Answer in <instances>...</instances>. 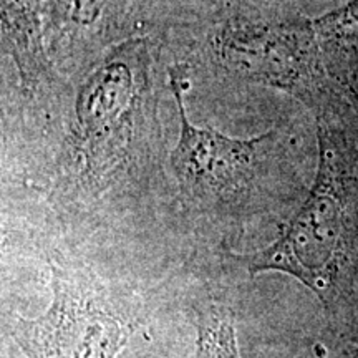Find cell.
<instances>
[{"label": "cell", "instance_id": "obj_1", "mask_svg": "<svg viewBox=\"0 0 358 358\" xmlns=\"http://www.w3.org/2000/svg\"><path fill=\"white\" fill-rule=\"evenodd\" d=\"M348 111L317 118L315 185L271 245L234 256L250 275L284 272L312 290L330 315L352 320L358 301V146Z\"/></svg>", "mask_w": 358, "mask_h": 358}, {"label": "cell", "instance_id": "obj_2", "mask_svg": "<svg viewBox=\"0 0 358 358\" xmlns=\"http://www.w3.org/2000/svg\"><path fill=\"white\" fill-rule=\"evenodd\" d=\"M52 303L40 317L10 313L3 329L25 358H116L145 320L140 303L64 254L48 259Z\"/></svg>", "mask_w": 358, "mask_h": 358}, {"label": "cell", "instance_id": "obj_3", "mask_svg": "<svg viewBox=\"0 0 358 358\" xmlns=\"http://www.w3.org/2000/svg\"><path fill=\"white\" fill-rule=\"evenodd\" d=\"M153 122L151 52L145 40L120 43L85 78L75 101L71 161L100 186L127 166Z\"/></svg>", "mask_w": 358, "mask_h": 358}, {"label": "cell", "instance_id": "obj_4", "mask_svg": "<svg viewBox=\"0 0 358 358\" xmlns=\"http://www.w3.org/2000/svg\"><path fill=\"white\" fill-rule=\"evenodd\" d=\"M313 22L234 20L214 37L219 65L234 77L279 88L315 116L348 106L327 73Z\"/></svg>", "mask_w": 358, "mask_h": 358}, {"label": "cell", "instance_id": "obj_5", "mask_svg": "<svg viewBox=\"0 0 358 358\" xmlns=\"http://www.w3.org/2000/svg\"><path fill=\"white\" fill-rule=\"evenodd\" d=\"M182 71V66L169 70V87L181 120V134L171 153L173 173L181 191L192 201L213 208L234 204L252 186L259 155L271 134L239 140L209 127H196L187 118Z\"/></svg>", "mask_w": 358, "mask_h": 358}, {"label": "cell", "instance_id": "obj_6", "mask_svg": "<svg viewBox=\"0 0 358 358\" xmlns=\"http://www.w3.org/2000/svg\"><path fill=\"white\" fill-rule=\"evenodd\" d=\"M2 34L22 87L34 90L50 77L38 0H2Z\"/></svg>", "mask_w": 358, "mask_h": 358}, {"label": "cell", "instance_id": "obj_7", "mask_svg": "<svg viewBox=\"0 0 358 358\" xmlns=\"http://www.w3.org/2000/svg\"><path fill=\"white\" fill-rule=\"evenodd\" d=\"M110 0H52L50 25L45 30L50 40L52 55L60 48L73 52V45L87 35L100 34V22Z\"/></svg>", "mask_w": 358, "mask_h": 358}, {"label": "cell", "instance_id": "obj_8", "mask_svg": "<svg viewBox=\"0 0 358 358\" xmlns=\"http://www.w3.org/2000/svg\"><path fill=\"white\" fill-rule=\"evenodd\" d=\"M194 358H241L234 313L227 307L209 306L198 310Z\"/></svg>", "mask_w": 358, "mask_h": 358}, {"label": "cell", "instance_id": "obj_9", "mask_svg": "<svg viewBox=\"0 0 358 358\" xmlns=\"http://www.w3.org/2000/svg\"><path fill=\"white\" fill-rule=\"evenodd\" d=\"M327 38V57L332 71L358 111V30L338 29L319 32Z\"/></svg>", "mask_w": 358, "mask_h": 358}, {"label": "cell", "instance_id": "obj_10", "mask_svg": "<svg viewBox=\"0 0 358 358\" xmlns=\"http://www.w3.org/2000/svg\"><path fill=\"white\" fill-rule=\"evenodd\" d=\"M313 27H315L317 32L358 27V0H350L342 10L332 12L317 22H313Z\"/></svg>", "mask_w": 358, "mask_h": 358}]
</instances>
